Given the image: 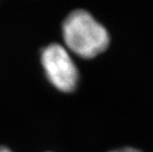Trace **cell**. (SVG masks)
I'll list each match as a JSON object with an SVG mask.
<instances>
[{"instance_id": "cell-1", "label": "cell", "mask_w": 153, "mask_h": 152, "mask_svg": "<svg viewBox=\"0 0 153 152\" xmlns=\"http://www.w3.org/2000/svg\"><path fill=\"white\" fill-rule=\"evenodd\" d=\"M66 46L84 59H93L105 51L110 44V36L105 28L85 10H75L62 24Z\"/></svg>"}, {"instance_id": "cell-2", "label": "cell", "mask_w": 153, "mask_h": 152, "mask_svg": "<svg viewBox=\"0 0 153 152\" xmlns=\"http://www.w3.org/2000/svg\"><path fill=\"white\" fill-rule=\"evenodd\" d=\"M42 63L48 80L63 92H71L78 83V69L66 50L57 44L43 50Z\"/></svg>"}, {"instance_id": "cell-3", "label": "cell", "mask_w": 153, "mask_h": 152, "mask_svg": "<svg viewBox=\"0 0 153 152\" xmlns=\"http://www.w3.org/2000/svg\"><path fill=\"white\" fill-rule=\"evenodd\" d=\"M111 152H142V151L139 149H136V148L126 147V148H122V149H119V150H114Z\"/></svg>"}, {"instance_id": "cell-4", "label": "cell", "mask_w": 153, "mask_h": 152, "mask_svg": "<svg viewBox=\"0 0 153 152\" xmlns=\"http://www.w3.org/2000/svg\"><path fill=\"white\" fill-rule=\"evenodd\" d=\"M0 152H11L10 150L8 149V148H6V147H2V146H0Z\"/></svg>"}]
</instances>
